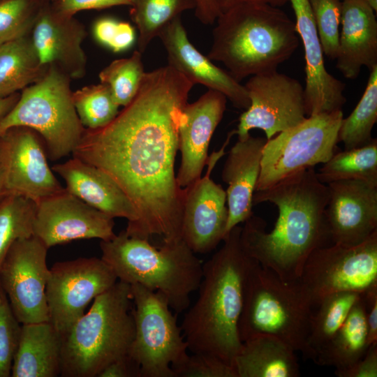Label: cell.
Here are the masks:
<instances>
[{
  "instance_id": "obj_1",
  "label": "cell",
  "mask_w": 377,
  "mask_h": 377,
  "mask_svg": "<svg viewBox=\"0 0 377 377\" xmlns=\"http://www.w3.org/2000/svg\"><path fill=\"white\" fill-rule=\"evenodd\" d=\"M194 84L169 65L145 72L133 100L106 126L87 129L73 157L108 174L134 205L128 236L182 239L184 188L175 158L183 110Z\"/></svg>"
},
{
  "instance_id": "obj_2",
  "label": "cell",
  "mask_w": 377,
  "mask_h": 377,
  "mask_svg": "<svg viewBox=\"0 0 377 377\" xmlns=\"http://www.w3.org/2000/svg\"><path fill=\"white\" fill-rule=\"evenodd\" d=\"M328 198V186L318 179L314 168L256 191L253 205L270 202L278 217L269 232L263 219L252 215L247 219L240 235L243 249L282 280L297 281L309 255L330 239L325 213Z\"/></svg>"
},
{
  "instance_id": "obj_3",
  "label": "cell",
  "mask_w": 377,
  "mask_h": 377,
  "mask_svg": "<svg viewBox=\"0 0 377 377\" xmlns=\"http://www.w3.org/2000/svg\"><path fill=\"white\" fill-rule=\"evenodd\" d=\"M241 231L235 226L202 265L198 298L180 325L188 350L213 355L231 365L242 345L238 323L251 260L242 246Z\"/></svg>"
},
{
  "instance_id": "obj_4",
  "label": "cell",
  "mask_w": 377,
  "mask_h": 377,
  "mask_svg": "<svg viewBox=\"0 0 377 377\" xmlns=\"http://www.w3.org/2000/svg\"><path fill=\"white\" fill-rule=\"evenodd\" d=\"M207 57L221 62L237 81L276 71L299 46L295 23L277 6L221 0Z\"/></svg>"
},
{
  "instance_id": "obj_5",
  "label": "cell",
  "mask_w": 377,
  "mask_h": 377,
  "mask_svg": "<svg viewBox=\"0 0 377 377\" xmlns=\"http://www.w3.org/2000/svg\"><path fill=\"white\" fill-rule=\"evenodd\" d=\"M100 247L101 258L118 280L161 293L176 314L188 309L191 295L200 283L203 263L183 239L156 247L122 230L101 241Z\"/></svg>"
},
{
  "instance_id": "obj_6",
  "label": "cell",
  "mask_w": 377,
  "mask_h": 377,
  "mask_svg": "<svg viewBox=\"0 0 377 377\" xmlns=\"http://www.w3.org/2000/svg\"><path fill=\"white\" fill-rule=\"evenodd\" d=\"M131 286L118 281L61 336L63 377H98L128 355L135 335Z\"/></svg>"
},
{
  "instance_id": "obj_7",
  "label": "cell",
  "mask_w": 377,
  "mask_h": 377,
  "mask_svg": "<svg viewBox=\"0 0 377 377\" xmlns=\"http://www.w3.org/2000/svg\"><path fill=\"white\" fill-rule=\"evenodd\" d=\"M312 311L298 281H283L251 258L238 323L242 342L260 334L274 336L307 359Z\"/></svg>"
},
{
  "instance_id": "obj_8",
  "label": "cell",
  "mask_w": 377,
  "mask_h": 377,
  "mask_svg": "<svg viewBox=\"0 0 377 377\" xmlns=\"http://www.w3.org/2000/svg\"><path fill=\"white\" fill-rule=\"evenodd\" d=\"M69 78L56 66H48L45 74L22 90L15 105L0 118V136L11 128L27 127L39 135L51 161L72 154L85 128L73 105Z\"/></svg>"
},
{
  "instance_id": "obj_9",
  "label": "cell",
  "mask_w": 377,
  "mask_h": 377,
  "mask_svg": "<svg viewBox=\"0 0 377 377\" xmlns=\"http://www.w3.org/2000/svg\"><path fill=\"white\" fill-rule=\"evenodd\" d=\"M135 335L130 357L140 377H175L173 366L188 355V345L167 299L158 291L131 284Z\"/></svg>"
},
{
  "instance_id": "obj_10",
  "label": "cell",
  "mask_w": 377,
  "mask_h": 377,
  "mask_svg": "<svg viewBox=\"0 0 377 377\" xmlns=\"http://www.w3.org/2000/svg\"><path fill=\"white\" fill-rule=\"evenodd\" d=\"M343 118L342 110L309 116L267 140L263 149L256 191L327 162L339 151L337 145Z\"/></svg>"
},
{
  "instance_id": "obj_11",
  "label": "cell",
  "mask_w": 377,
  "mask_h": 377,
  "mask_svg": "<svg viewBox=\"0 0 377 377\" xmlns=\"http://www.w3.org/2000/svg\"><path fill=\"white\" fill-rule=\"evenodd\" d=\"M297 281L313 309L334 293H363L377 283V230L355 246L333 244L317 248Z\"/></svg>"
},
{
  "instance_id": "obj_12",
  "label": "cell",
  "mask_w": 377,
  "mask_h": 377,
  "mask_svg": "<svg viewBox=\"0 0 377 377\" xmlns=\"http://www.w3.org/2000/svg\"><path fill=\"white\" fill-rule=\"evenodd\" d=\"M118 279L101 258H79L56 263L49 269L45 295L49 322L62 336L87 305Z\"/></svg>"
},
{
  "instance_id": "obj_13",
  "label": "cell",
  "mask_w": 377,
  "mask_h": 377,
  "mask_svg": "<svg viewBox=\"0 0 377 377\" xmlns=\"http://www.w3.org/2000/svg\"><path fill=\"white\" fill-rule=\"evenodd\" d=\"M250 105L240 115L232 131L244 139L253 128L269 140L306 119L304 89L300 82L276 70L251 76L244 85Z\"/></svg>"
},
{
  "instance_id": "obj_14",
  "label": "cell",
  "mask_w": 377,
  "mask_h": 377,
  "mask_svg": "<svg viewBox=\"0 0 377 377\" xmlns=\"http://www.w3.org/2000/svg\"><path fill=\"white\" fill-rule=\"evenodd\" d=\"M48 249L34 235L17 240L0 265V283L21 324L49 321Z\"/></svg>"
},
{
  "instance_id": "obj_15",
  "label": "cell",
  "mask_w": 377,
  "mask_h": 377,
  "mask_svg": "<svg viewBox=\"0 0 377 377\" xmlns=\"http://www.w3.org/2000/svg\"><path fill=\"white\" fill-rule=\"evenodd\" d=\"M232 133L223 147L209 156L206 174L184 188L182 239L195 254L216 249L226 235L228 207L226 191L215 183L211 175L219 160L225 155Z\"/></svg>"
},
{
  "instance_id": "obj_16",
  "label": "cell",
  "mask_w": 377,
  "mask_h": 377,
  "mask_svg": "<svg viewBox=\"0 0 377 377\" xmlns=\"http://www.w3.org/2000/svg\"><path fill=\"white\" fill-rule=\"evenodd\" d=\"M112 217L66 188L36 204L34 235L47 249L78 239L110 240L116 235Z\"/></svg>"
},
{
  "instance_id": "obj_17",
  "label": "cell",
  "mask_w": 377,
  "mask_h": 377,
  "mask_svg": "<svg viewBox=\"0 0 377 377\" xmlns=\"http://www.w3.org/2000/svg\"><path fill=\"white\" fill-rule=\"evenodd\" d=\"M8 194L27 198L36 204L61 192L64 188L47 163L43 140L31 128L13 127L0 136Z\"/></svg>"
},
{
  "instance_id": "obj_18",
  "label": "cell",
  "mask_w": 377,
  "mask_h": 377,
  "mask_svg": "<svg viewBox=\"0 0 377 377\" xmlns=\"http://www.w3.org/2000/svg\"><path fill=\"white\" fill-rule=\"evenodd\" d=\"M327 185L325 213L330 239L345 246L362 243L377 230V184L350 179Z\"/></svg>"
},
{
  "instance_id": "obj_19",
  "label": "cell",
  "mask_w": 377,
  "mask_h": 377,
  "mask_svg": "<svg viewBox=\"0 0 377 377\" xmlns=\"http://www.w3.org/2000/svg\"><path fill=\"white\" fill-rule=\"evenodd\" d=\"M226 103L225 95L208 89L198 100L184 106L179 128L181 163L176 175L181 188L201 177L209 157L211 139L223 117Z\"/></svg>"
},
{
  "instance_id": "obj_20",
  "label": "cell",
  "mask_w": 377,
  "mask_h": 377,
  "mask_svg": "<svg viewBox=\"0 0 377 377\" xmlns=\"http://www.w3.org/2000/svg\"><path fill=\"white\" fill-rule=\"evenodd\" d=\"M295 13V27L305 57L304 101L307 117L341 110L346 102V85L325 66L324 54L309 0H288Z\"/></svg>"
},
{
  "instance_id": "obj_21",
  "label": "cell",
  "mask_w": 377,
  "mask_h": 377,
  "mask_svg": "<svg viewBox=\"0 0 377 377\" xmlns=\"http://www.w3.org/2000/svg\"><path fill=\"white\" fill-rule=\"evenodd\" d=\"M158 37L167 52L168 65L194 84H200L208 89L221 92L235 107L245 110L249 107L250 101L244 86L195 48L179 17L165 25Z\"/></svg>"
},
{
  "instance_id": "obj_22",
  "label": "cell",
  "mask_w": 377,
  "mask_h": 377,
  "mask_svg": "<svg viewBox=\"0 0 377 377\" xmlns=\"http://www.w3.org/2000/svg\"><path fill=\"white\" fill-rule=\"evenodd\" d=\"M31 41L41 64L54 65L69 77H81L87 57L82 49L84 27L59 10L43 9L36 15Z\"/></svg>"
},
{
  "instance_id": "obj_23",
  "label": "cell",
  "mask_w": 377,
  "mask_h": 377,
  "mask_svg": "<svg viewBox=\"0 0 377 377\" xmlns=\"http://www.w3.org/2000/svg\"><path fill=\"white\" fill-rule=\"evenodd\" d=\"M65 182V188L91 207L124 218L130 225L138 217L136 209L119 184L101 168L73 157L52 167Z\"/></svg>"
},
{
  "instance_id": "obj_24",
  "label": "cell",
  "mask_w": 377,
  "mask_h": 377,
  "mask_svg": "<svg viewBox=\"0 0 377 377\" xmlns=\"http://www.w3.org/2000/svg\"><path fill=\"white\" fill-rule=\"evenodd\" d=\"M267 140L249 134L244 139H238L228 152L221 172L222 180L228 184L226 193L228 215L225 237L235 226L253 215V196Z\"/></svg>"
},
{
  "instance_id": "obj_25",
  "label": "cell",
  "mask_w": 377,
  "mask_h": 377,
  "mask_svg": "<svg viewBox=\"0 0 377 377\" xmlns=\"http://www.w3.org/2000/svg\"><path fill=\"white\" fill-rule=\"evenodd\" d=\"M341 31L336 67L343 77L354 80L366 66H377V21L374 10L364 0H343Z\"/></svg>"
},
{
  "instance_id": "obj_26",
  "label": "cell",
  "mask_w": 377,
  "mask_h": 377,
  "mask_svg": "<svg viewBox=\"0 0 377 377\" xmlns=\"http://www.w3.org/2000/svg\"><path fill=\"white\" fill-rule=\"evenodd\" d=\"M61 371V336L49 321L22 324L12 377H57Z\"/></svg>"
},
{
  "instance_id": "obj_27",
  "label": "cell",
  "mask_w": 377,
  "mask_h": 377,
  "mask_svg": "<svg viewBox=\"0 0 377 377\" xmlns=\"http://www.w3.org/2000/svg\"><path fill=\"white\" fill-rule=\"evenodd\" d=\"M295 352L276 337L260 334L242 342L232 366L237 377H297Z\"/></svg>"
},
{
  "instance_id": "obj_28",
  "label": "cell",
  "mask_w": 377,
  "mask_h": 377,
  "mask_svg": "<svg viewBox=\"0 0 377 377\" xmlns=\"http://www.w3.org/2000/svg\"><path fill=\"white\" fill-rule=\"evenodd\" d=\"M48 66L40 64L27 35L0 45V98L7 97L38 80Z\"/></svg>"
},
{
  "instance_id": "obj_29",
  "label": "cell",
  "mask_w": 377,
  "mask_h": 377,
  "mask_svg": "<svg viewBox=\"0 0 377 377\" xmlns=\"http://www.w3.org/2000/svg\"><path fill=\"white\" fill-rule=\"evenodd\" d=\"M369 347L364 306L360 295L341 326L317 355L314 362L343 369L361 358Z\"/></svg>"
},
{
  "instance_id": "obj_30",
  "label": "cell",
  "mask_w": 377,
  "mask_h": 377,
  "mask_svg": "<svg viewBox=\"0 0 377 377\" xmlns=\"http://www.w3.org/2000/svg\"><path fill=\"white\" fill-rule=\"evenodd\" d=\"M360 295L355 292L334 293L323 298L313 309L307 338V359L314 362L341 326Z\"/></svg>"
},
{
  "instance_id": "obj_31",
  "label": "cell",
  "mask_w": 377,
  "mask_h": 377,
  "mask_svg": "<svg viewBox=\"0 0 377 377\" xmlns=\"http://www.w3.org/2000/svg\"><path fill=\"white\" fill-rule=\"evenodd\" d=\"M318 179L328 184L359 179L377 184V140L364 146L338 151L316 172Z\"/></svg>"
},
{
  "instance_id": "obj_32",
  "label": "cell",
  "mask_w": 377,
  "mask_h": 377,
  "mask_svg": "<svg viewBox=\"0 0 377 377\" xmlns=\"http://www.w3.org/2000/svg\"><path fill=\"white\" fill-rule=\"evenodd\" d=\"M377 121V66L370 71L364 92L350 114L343 118L338 134L345 149L360 147L374 139L371 131Z\"/></svg>"
},
{
  "instance_id": "obj_33",
  "label": "cell",
  "mask_w": 377,
  "mask_h": 377,
  "mask_svg": "<svg viewBox=\"0 0 377 377\" xmlns=\"http://www.w3.org/2000/svg\"><path fill=\"white\" fill-rule=\"evenodd\" d=\"M191 4L190 0H131L133 20L138 29V50L144 52L161 29Z\"/></svg>"
},
{
  "instance_id": "obj_34",
  "label": "cell",
  "mask_w": 377,
  "mask_h": 377,
  "mask_svg": "<svg viewBox=\"0 0 377 377\" xmlns=\"http://www.w3.org/2000/svg\"><path fill=\"white\" fill-rule=\"evenodd\" d=\"M36 203L8 194L0 201V265L11 246L18 239L34 235Z\"/></svg>"
},
{
  "instance_id": "obj_35",
  "label": "cell",
  "mask_w": 377,
  "mask_h": 377,
  "mask_svg": "<svg viewBox=\"0 0 377 377\" xmlns=\"http://www.w3.org/2000/svg\"><path fill=\"white\" fill-rule=\"evenodd\" d=\"M73 102L83 126L97 129L110 123L119 113L110 88L105 84L85 86L73 92Z\"/></svg>"
},
{
  "instance_id": "obj_36",
  "label": "cell",
  "mask_w": 377,
  "mask_h": 377,
  "mask_svg": "<svg viewBox=\"0 0 377 377\" xmlns=\"http://www.w3.org/2000/svg\"><path fill=\"white\" fill-rule=\"evenodd\" d=\"M145 73L142 53L135 50L128 58L112 61L100 72L98 77L110 88L115 102L124 107L136 95Z\"/></svg>"
},
{
  "instance_id": "obj_37",
  "label": "cell",
  "mask_w": 377,
  "mask_h": 377,
  "mask_svg": "<svg viewBox=\"0 0 377 377\" xmlns=\"http://www.w3.org/2000/svg\"><path fill=\"white\" fill-rule=\"evenodd\" d=\"M323 54L336 59L339 45V30L341 17L340 0H309Z\"/></svg>"
},
{
  "instance_id": "obj_38",
  "label": "cell",
  "mask_w": 377,
  "mask_h": 377,
  "mask_svg": "<svg viewBox=\"0 0 377 377\" xmlns=\"http://www.w3.org/2000/svg\"><path fill=\"white\" fill-rule=\"evenodd\" d=\"M21 326L0 283V377L10 376Z\"/></svg>"
},
{
  "instance_id": "obj_39",
  "label": "cell",
  "mask_w": 377,
  "mask_h": 377,
  "mask_svg": "<svg viewBox=\"0 0 377 377\" xmlns=\"http://www.w3.org/2000/svg\"><path fill=\"white\" fill-rule=\"evenodd\" d=\"M36 15L31 11L29 0H3L0 2V41L6 42L27 35Z\"/></svg>"
},
{
  "instance_id": "obj_40",
  "label": "cell",
  "mask_w": 377,
  "mask_h": 377,
  "mask_svg": "<svg viewBox=\"0 0 377 377\" xmlns=\"http://www.w3.org/2000/svg\"><path fill=\"white\" fill-rule=\"evenodd\" d=\"M172 367L175 377H237L234 367L221 358L202 353H192Z\"/></svg>"
},
{
  "instance_id": "obj_41",
  "label": "cell",
  "mask_w": 377,
  "mask_h": 377,
  "mask_svg": "<svg viewBox=\"0 0 377 377\" xmlns=\"http://www.w3.org/2000/svg\"><path fill=\"white\" fill-rule=\"evenodd\" d=\"M96 40L114 52L128 50L135 41L133 27L128 22L110 17L98 20L93 28Z\"/></svg>"
},
{
  "instance_id": "obj_42",
  "label": "cell",
  "mask_w": 377,
  "mask_h": 377,
  "mask_svg": "<svg viewBox=\"0 0 377 377\" xmlns=\"http://www.w3.org/2000/svg\"><path fill=\"white\" fill-rule=\"evenodd\" d=\"M334 374L339 377H376L377 344L371 345L365 354L350 367L336 369Z\"/></svg>"
},
{
  "instance_id": "obj_43",
  "label": "cell",
  "mask_w": 377,
  "mask_h": 377,
  "mask_svg": "<svg viewBox=\"0 0 377 377\" xmlns=\"http://www.w3.org/2000/svg\"><path fill=\"white\" fill-rule=\"evenodd\" d=\"M367 328L368 345L377 344V283L361 294Z\"/></svg>"
},
{
  "instance_id": "obj_44",
  "label": "cell",
  "mask_w": 377,
  "mask_h": 377,
  "mask_svg": "<svg viewBox=\"0 0 377 377\" xmlns=\"http://www.w3.org/2000/svg\"><path fill=\"white\" fill-rule=\"evenodd\" d=\"M120 5H131V0H60L58 10L64 14L73 15L80 10Z\"/></svg>"
},
{
  "instance_id": "obj_45",
  "label": "cell",
  "mask_w": 377,
  "mask_h": 377,
  "mask_svg": "<svg viewBox=\"0 0 377 377\" xmlns=\"http://www.w3.org/2000/svg\"><path fill=\"white\" fill-rule=\"evenodd\" d=\"M98 377H140V371L139 366L128 355L109 364Z\"/></svg>"
},
{
  "instance_id": "obj_46",
  "label": "cell",
  "mask_w": 377,
  "mask_h": 377,
  "mask_svg": "<svg viewBox=\"0 0 377 377\" xmlns=\"http://www.w3.org/2000/svg\"><path fill=\"white\" fill-rule=\"evenodd\" d=\"M20 94L15 93L7 97L0 98V118L12 109L18 101Z\"/></svg>"
},
{
  "instance_id": "obj_47",
  "label": "cell",
  "mask_w": 377,
  "mask_h": 377,
  "mask_svg": "<svg viewBox=\"0 0 377 377\" xmlns=\"http://www.w3.org/2000/svg\"><path fill=\"white\" fill-rule=\"evenodd\" d=\"M6 166L2 149L0 147V201L7 195H8L6 185Z\"/></svg>"
},
{
  "instance_id": "obj_48",
  "label": "cell",
  "mask_w": 377,
  "mask_h": 377,
  "mask_svg": "<svg viewBox=\"0 0 377 377\" xmlns=\"http://www.w3.org/2000/svg\"><path fill=\"white\" fill-rule=\"evenodd\" d=\"M232 1H260L271 4L274 6H281L286 3L288 0H232Z\"/></svg>"
},
{
  "instance_id": "obj_49",
  "label": "cell",
  "mask_w": 377,
  "mask_h": 377,
  "mask_svg": "<svg viewBox=\"0 0 377 377\" xmlns=\"http://www.w3.org/2000/svg\"><path fill=\"white\" fill-rule=\"evenodd\" d=\"M371 8L376 12L377 10V0H364Z\"/></svg>"
},
{
  "instance_id": "obj_50",
  "label": "cell",
  "mask_w": 377,
  "mask_h": 377,
  "mask_svg": "<svg viewBox=\"0 0 377 377\" xmlns=\"http://www.w3.org/2000/svg\"><path fill=\"white\" fill-rule=\"evenodd\" d=\"M4 43H5V42H4ZM2 43H3V42L0 41V45H1Z\"/></svg>"
},
{
  "instance_id": "obj_51",
  "label": "cell",
  "mask_w": 377,
  "mask_h": 377,
  "mask_svg": "<svg viewBox=\"0 0 377 377\" xmlns=\"http://www.w3.org/2000/svg\"><path fill=\"white\" fill-rule=\"evenodd\" d=\"M340 1H343V0H340Z\"/></svg>"
}]
</instances>
